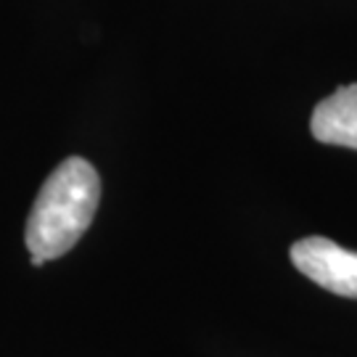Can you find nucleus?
<instances>
[{"label": "nucleus", "instance_id": "nucleus-1", "mask_svg": "<svg viewBox=\"0 0 357 357\" xmlns=\"http://www.w3.org/2000/svg\"><path fill=\"white\" fill-rule=\"evenodd\" d=\"M101 202V178L82 156H69L43 183L26 217L24 241L32 265L64 257L90 228Z\"/></svg>", "mask_w": 357, "mask_h": 357}, {"label": "nucleus", "instance_id": "nucleus-3", "mask_svg": "<svg viewBox=\"0 0 357 357\" xmlns=\"http://www.w3.org/2000/svg\"><path fill=\"white\" fill-rule=\"evenodd\" d=\"M310 132L326 146H344L357 151V82L336 88L315 106L310 116Z\"/></svg>", "mask_w": 357, "mask_h": 357}, {"label": "nucleus", "instance_id": "nucleus-2", "mask_svg": "<svg viewBox=\"0 0 357 357\" xmlns=\"http://www.w3.org/2000/svg\"><path fill=\"white\" fill-rule=\"evenodd\" d=\"M294 268L320 289L357 299V252H349L331 238L307 236L289 249Z\"/></svg>", "mask_w": 357, "mask_h": 357}]
</instances>
